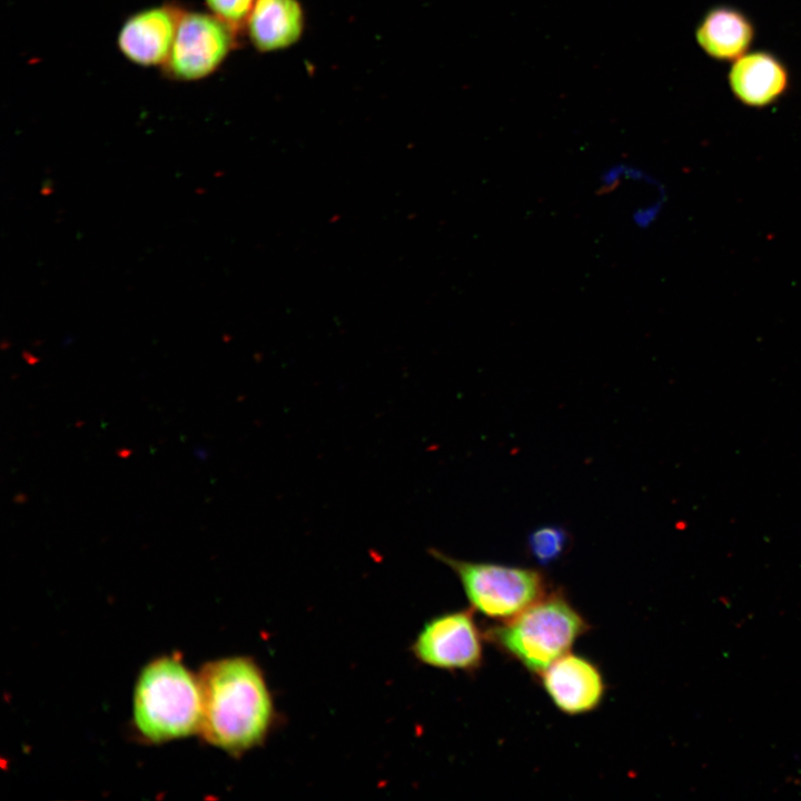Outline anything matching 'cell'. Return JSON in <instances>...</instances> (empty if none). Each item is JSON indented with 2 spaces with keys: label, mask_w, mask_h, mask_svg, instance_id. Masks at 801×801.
Here are the masks:
<instances>
[{
  "label": "cell",
  "mask_w": 801,
  "mask_h": 801,
  "mask_svg": "<svg viewBox=\"0 0 801 801\" xmlns=\"http://www.w3.org/2000/svg\"><path fill=\"white\" fill-rule=\"evenodd\" d=\"M305 20L299 0H255L244 27L257 51L274 52L300 40Z\"/></svg>",
  "instance_id": "11"
},
{
  "label": "cell",
  "mask_w": 801,
  "mask_h": 801,
  "mask_svg": "<svg viewBox=\"0 0 801 801\" xmlns=\"http://www.w3.org/2000/svg\"><path fill=\"white\" fill-rule=\"evenodd\" d=\"M198 679L205 740L233 756L264 745L279 714L261 666L250 656H229L207 663Z\"/></svg>",
  "instance_id": "1"
},
{
  "label": "cell",
  "mask_w": 801,
  "mask_h": 801,
  "mask_svg": "<svg viewBox=\"0 0 801 801\" xmlns=\"http://www.w3.org/2000/svg\"><path fill=\"white\" fill-rule=\"evenodd\" d=\"M485 641L472 609L453 610L428 619L413 640L411 652L423 665L471 674L483 664Z\"/></svg>",
  "instance_id": "5"
},
{
  "label": "cell",
  "mask_w": 801,
  "mask_h": 801,
  "mask_svg": "<svg viewBox=\"0 0 801 801\" xmlns=\"http://www.w3.org/2000/svg\"><path fill=\"white\" fill-rule=\"evenodd\" d=\"M237 32L211 12L184 10L162 71L177 81L209 77L235 48Z\"/></svg>",
  "instance_id": "6"
},
{
  "label": "cell",
  "mask_w": 801,
  "mask_h": 801,
  "mask_svg": "<svg viewBox=\"0 0 801 801\" xmlns=\"http://www.w3.org/2000/svg\"><path fill=\"white\" fill-rule=\"evenodd\" d=\"M756 30L753 20L740 8L716 4L709 8L695 26L698 47L710 59L733 62L751 50Z\"/></svg>",
  "instance_id": "10"
},
{
  "label": "cell",
  "mask_w": 801,
  "mask_h": 801,
  "mask_svg": "<svg viewBox=\"0 0 801 801\" xmlns=\"http://www.w3.org/2000/svg\"><path fill=\"white\" fill-rule=\"evenodd\" d=\"M538 676L552 703L567 715L590 713L605 698L606 683L602 671L581 654L566 653Z\"/></svg>",
  "instance_id": "7"
},
{
  "label": "cell",
  "mask_w": 801,
  "mask_h": 801,
  "mask_svg": "<svg viewBox=\"0 0 801 801\" xmlns=\"http://www.w3.org/2000/svg\"><path fill=\"white\" fill-rule=\"evenodd\" d=\"M202 699L198 676L176 657L154 660L141 671L134 694V721L140 734L164 742L199 732Z\"/></svg>",
  "instance_id": "3"
},
{
  "label": "cell",
  "mask_w": 801,
  "mask_h": 801,
  "mask_svg": "<svg viewBox=\"0 0 801 801\" xmlns=\"http://www.w3.org/2000/svg\"><path fill=\"white\" fill-rule=\"evenodd\" d=\"M726 81L733 98L742 106L764 109L779 102L790 90L791 73L774 52L750 50L729 68Z\"/></svg>",
  "instance_id": "9"
},
{
  "label": "cell",
  "mask_w": 801,
  "mask_h": 801,
  "mask_svg": "<svg viewBox=\"0 0 801 801\" xmlns=\"http://www.w3.org/2000/svg\"><path fill=\"white\" fill-rule=\"evenodd\" d=\"M570 544L568 533L557 525H544L534 530L527 538L532 557L542 566L561 558Z\"/></svg>",
  "instance_id": "12"
},
{
  "label": "cell",
  "mask_w": 801,
  "mask_h": 801,
  "mask_svg": "<svg viewBox=\"0 0 801 801\" xmlns=\"http://www.w3.org/2000/svg\"><path fill=\"white\" fill-rule=\"evenodd\" d=\"M458 578L473 611L498 622L510 620L550 592L543 572L516 565L473 562L428 550Z\"/></svg>",
  "instance_id": "4"
},
{
  "label": "cell",
  "mask_w": 801,
  "mask_h": 801,
  "mask_svg": "<svg viewBox=\"0 0 801 801\" xmlns=\"http://www.w3.org/2000/svg\"><path fill=\"white\" fill-rule=\"evenodd\" d=\"M589 629L585 617L561 591H550L514 617L484 632L486 641L538 676L568 653Z\"/></svg>",
  "instance_id": "2"
},
{
  "label": "cell",
  "mask_w": 801,
  "mask_h": 801,
  "mask_svg": "<svg viewBox=\"0 0 801 801\" xmlns=\"http://www.w3.org/2000/svg\"><path fill=\"white\" fill-rule=\"evenodd\" d=\"M210 12L237 31L245 26L255 0H204Z\"/></svg>",
  "instance_id": "13"
},
{
  "label": "cell",
  "mask_w": 801,
  "mask_h": 801,
  "mask_svg": "<svg viewBox=\"0 0 801 801\" xmlns=\"http://www.w3.org/2000/svg\"><path fill=\"white\" fill-rule=\"evenodd\" d=\"M182 12L181 8L171 3L135 12L118 32L120 52L142 67L162 66L171 50Z\"/></svg>",
  "instance_id": "8"
}]
</instances>
